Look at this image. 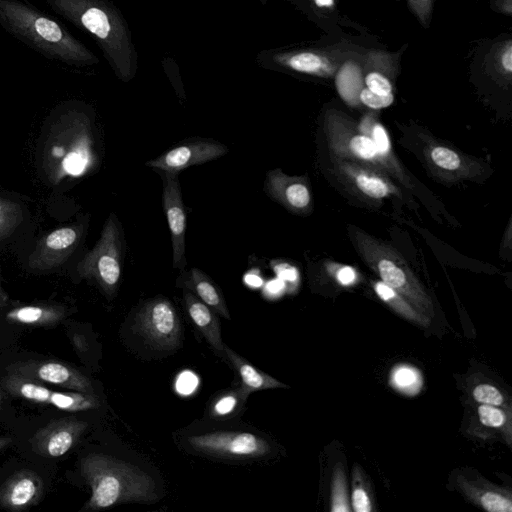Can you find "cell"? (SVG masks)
<instances>
[{
	"label": "cell",
	"instance_id": "cb8c5ba5",
	"mask_svg": "<svg viewBox=\"0 0 512 512\" xmlns=\"http://www.w3.org/2000/svg\"><path fill=\"white\" fill-rule=\"evenodd\" d=\"M373 287L377 295L400 316L421 327L430 325L431 319L429 317L420 313L402 295L381 280L375 281Z\"/></svg>",
	"mask_w": 512,
	"mask_h": 512
},
{
	"label": "cell",
	"instance_id": "4fadbf2b",
	"mask_svg": "<svg viewBox=\"0 0 512 512\" xmlns=\"http://www.w3.org/2000/svg\"><path fill=\"white\" fill-rule=\"evenodd\" d=\"M82 238L81 226H67L53 230L37 244L28 259L33 270L45 271L60 266L75 251Z\"/></svg>",
	"mask_w": 512,
	"mask_h": 512
},
{
	"label": "cell",
	"instance_id": "3957f363",
	"mask_svg": "<svg viewBox=\"0 0 512 512\" xmlns=\"http://www.w3.org/2000/svg\"><path fill=\"white\" fill-rule=\"evenodd\" d=\"M95 141L88 117L70 110L52 123L45 140L43 164L55 183L77 178L96 165Z\"/></svg>",
	"mask_w": 512,
	"mask_h": 512
},
{
	"label": "cell",
	"instance_id": "f35d334b",
	"mask_svg": "<svg viewBox=\"0 0 512 512\" xmlns=\"http://www.w3.org/2000/svg\"><path fill=\"white\" fill-rule=\"evenodd\" d=\"M336 278L342 285H350L354 282L356 273L352 267L343 266L337 271Z\"/></svg>",
	"mask_w": 512,
	"mask_h": 512
},
{
	"label": "cell",
	"instance_id": "d4e9b609",
	"mask_svg": "<svg viewBox=\"0 0 512 512\" xmlns=\"http://www.w3.org/2000/svg\"><path fill=\"white\" fill-rule=\"evenodd\" d=\"M284 62L295 71L322 77L331 76L336 69L335 63L327 56L307 51L289 55Z\"/></svg>",
	"mask_w": 512,
	"mask_h": 512
},
{
	"label": "cell",
	"instance_id": "5b68a950",
	"mask_svg": "<svg viewBox=\"0 0 512 512\" xmlns=\"http://www.w3.org/2000/svg\"><path fill=\"white\" fill-rule=\"evenodd\" d=\"M325 132L330 151L337 159L365 165L395 178L407 189L412 188L409 177L398 161L384 157L374 140L360 131L345 114L335 110L327 111Z\"/></svg>",
	"mask_w": 512,
	"mask_h": 512
},
{
	"label": "cell",
	"instance_id": "6da1fadb",
	"mask_svg": "<svg viewBox=\"0 0 512 512\" xmlns=\"http://www.w3.org/2000/svg\"><path fill=\"white\" fill-rule=\"evenodd\" d=\"M0 26L48 59L71 66L94 61L93 54L60 23L20 0H0Z\"/></svg>",
	"mask_w": 512,
	"mask_h": 512
},
{
	"label": "cell",
	"instance_id": "7402d4cb",
	"mask_svg": "<svg viewBox=\"0 0 512 512\" xmlns=\"http://www.w3.org/2000/svg\"><path fill=\"white\" fill-rule=\"evenodd\" d=\"M183 283L216 314L230 319V313L221 291L206 273L194 267L185 274Z\"/></svg>",
	"mask_w": 512,
	"mask_h": 512
},
{
	"label": "cell",
	"instance_id": "e0dca14e",
	"mask_svg": "<svg viewBox=\"0 0 512 512\" xmlns=\"http://www.w3.org/2000/svg\"><path fill=\"white\" fill-rule=\"evenodd\" d=\"M264 189L272 199L295 213L306 211L311 202L305 181L300 177L288 176L280 169L267 172Z\"/></svg>",
	"mask_w": 512,
	"mask_h": 512
},
{
	"label": "cell",
	"instance_id": "8fae6325",
	"mask_svg": "<svg viewBox=\"0 0 512 512\" xmlns=\"http://www.w3.org/2000/svg\"><path fill=\"white\" fill-rule=\"evenodd\" d=\"M163 182V209L170 230L173 267L183 270L187 264L185 256L186 211L182 199L179 174L159 172Z\"/></svg>",
	"mask_w": 512,
	"mask_h": 512
},
{
	"label": "cell",
	"instance_id": "d6986e66",
	"mask_svg": "<svg viewBox=\"0 0 512 512\" xmlns=\"http://www.w3.org/2000/svg\"><path fill=\"white\" fill-rule=\"evenodd\" d=\"M474 422L472 434L480 438L501 436L509 446L511 445V409L476 404Z\"/></svg>",
	"mask_w": 512,
	"mask_h": 512
},
{
	"label": "cell",
	"instance_id": "ba28073f",
	"mask_svg": "<svg viewBox=\"0 0 512 512\" xmlns=\"http://www.w3.org/2000/svg\"><path fill=\"white\" fill-rule=\"evenodd\" d=\"M2 386L13 396L68 412L96 409L100 405L98 397L94 394L54 391L43 383L13 372L3 380Z\"/></svg>",
	"mask_w": 512,
	"mask_h": 512
},
{
	"label": "cell",
	"instance_id": "ab89813d",
	"mask_svg": "<svg viewBox=\"0 0 512 512\" xmlns=\"http://www.w3.org/2000/svg\"><path fill=\"white\" fill-rule=\"evenodd\" d=\"M313 2L319 8L333 9L335 7V0H313Z\"/></svg>",
	"mask_w": 512,
	"mask_h": 512
},
{
	"label": "cell",
	"instance_id": "277c9868",
	"mask_svg": "<svg viewBox=\"0 0 512 512\" xmlns=\"http://www.w3.org/2000/svg\"><path fill=\"white\" fill-rule=\"evenodd\" d=\"M351 231L360 256L380 280L402 295L420 313L432 319L433 302L401 254L361 230Z\"/></svg>",
	"mask_w": 512,
	"mask_h": 512
},
{
	"label": "cell",
	"instance_id": "4dcf8cb0",
	"mask_svg": "<svg viewBox=\"0 0 512 512\" xmlns=\"http://www.w3.org/2000/svg\"><path fill=\"white\" fill-rule=\"evenodd\" d=\"M22 220L20 206L0 197V239L10 235Z\"/></svg>",
	"mask_w": 512,
	"mask_h": 512
},
{
	"label": "cell",
	"instance_id": "b9f144b4",
	"mask_svg": "<svg viewBox=\"0 0 512 512\" xmlns=\"http://www.w3.org/2000/svg\"><path fill=\"white\" fill-rule=\"evenodd\" d=\"M8 303V300L3 298L1 295H0V308L6 306Z\"/></svg>",
	"mask_w": 512,
	"mask_h": 512
},
{
	"label": "cell",
	"instance_id": "d590c367",
	"mask_svg": "<svg viewBox=\"0 0 512 512\" xmlns=\"http://www.w3.org/2000/svg\"><path fill=\"white\" fill-rule=\"evenodd\" d=\"M394 380L397 385L408 388L416 383L417 377L414 371L408 368H400L394 374Z\"/></svg>",
	"mask_w": 512,
	"mask_h": 512
},
{
	"label": "cell",
	"instance_id": "30bf717a",
	"mask_svg": "<svg viewBox=\"0 0 512 512\" xmlns=\"http://www.w3.org/2000/svg\"><path fill=\"white\" fill-rule=\"evenodd\" d=\"M228 152L226 145L211 139H189L146 163L158 172L179 174L182 170L217 159Z\"/></svg>",
	"mask_w": 512,
	"mask_h": 512
},
{
	"label": "cell",
	"instance_id": "f1b7e54d",
	"mask_svg": "<svg viewBox=\"0 0 512 512\" xmlns=\"http://www.w3.org/2000/svg\"><path fill=\"white\" fill-rule=\"evenodd\" d=\"M429 157L436 167L444 171L455 172L465 167L464 159L456 151L442 145L432 146Z\"/></svg>",
	"mask_w": 512,
	"mask_h": 512
},
{
	"label": "cell",
	"instance_id": "7a4b0ae2",
	"mask_svg": "<svg viewBox=\"0 0 512 512\" xmlns=\"http://www.w3.org/2000/svg\"><path fill=\"white\" fill-rule=\"evenodd\" d=\"M80 471L91 488L86 510H102L126 502H152L157 499L152 477L117 458L89 454L82 458Z\"/></svg>",
	"mask_w": 512,
	"mask_h": 512
},
{
	"label": "cell",
	"instance_id": "60d3db41",
	"mask_svg": "<svg viewBox=\"0 0 512 512\" xmlns=\"http://www.w3.org/2000/svg\"><path fill=\"white\" fill-rule=\"evenodd\" d=\"M11 442L10 438L0 437V451Z\"/></svg>",
	"mask_w": 512,
	"mask_h": 512
},
{
	"label": "cell",
	"instance_id": "d6a6232c",
	"mask_svg": "<svg viewBox=\"0 0 512 512\" xmlns=\"http://www.w3.org/2000/svg\"><path fill=\"white\" fill-rule=\"evenodd\" d=\"M366 118L370 126V131L364 133L369 135L374 140L379 151L384 157L391 161L397 162L396 158L392 154L391 143L384 127L378 122L371 124L370 119L368 117Z\"/></svg>",
	"mask_w": 512,
	"mask_h": 512
},
{
	"label": "cell",
	"instance_id": "44dd1931",
	"mask_svg": "<svg viewBox=\"0 0 512 512\" xmlns=\"http://www.w3.org/2000/svg\"><path fill=\"white\" fill-rule=\"evenodd\" d=\"M240 378L239 389L241 393L247 398L250 393L272 389L287 387L282 382L273 378L272 376L256 369L245 358L238 355L226 345L223 352Z\"/></svg>",
	"mask_w": 512,
	"mask_h": 512
},
{
	"label": "cell",
	"instance_id": "5bb4252c",
	"mask_svg": "<svg viewBox=\"0 0 512 512\" xmlns=\"http://www.w3.org/2000/svg\"><path fill=\"white\" fill-rule=\"evenodd\" d=\"M458 490L473 504L488 512H511L512 495L505 488L492 484L481 476L459 473Z\"/></svg>",
	"mask_w": 512,
	"mask_h": 512
},
{
	"label": "cell",
	"instance_id": "7bdbcfd3",
	"mask_svg": "<svg viewBox=\"0 0 512 512\" xmlns=\"http://www.w3.org/2000/svg\"><path fill=\"white\" fill-rule=\"evenodd\" d=\"M0 295H1L3 298H5V299H7V300H8V296H7V294L5 293V291L3 290V288H2V286H1V284H0Z\"/></svg>",
	"mask_w": 512,
	"mask_h": 512
},
{
	"label": "cell",
	"instance_id": "8992f818",
	"mask_svg": "<svg viewBox=\"0 0 512 512\" xmlns=\"http://www.w3.org/2000/svg\"><path fill=\"white\" fill-rule=\"evenodd\" d=\"M123 258L121 227L115 214L106 220L100 238L77 265L81 278L94 281L107 297H113L119 285Z\"/></svg>",
	"mask_w": 512,
	"mask_h": 512
},
{
	"label": "cell",
	"instance_id": "2e32d148",
	"mask_svg": "<svg viewBox=\"0 0 512 512\" xmlns=\"http://www.w3.org/2000/svg\"><path fill=\"white\" fill-rule=\"evenodd\" d=\"M87 428V423L74 419H61L42 428L34 437L38 453L59 457L67 453Z\"/></svg>",
	"mask_w": 512,
	"mask_h": 512
},
{
	"label": "cell",
	"instance_id": "836d02e7",
	"mask_svg": "<svg viewBox=\"0 0 512 512\" xmlns=\"http://www.w3.org/2000/svg\"><path fill=\"white\" fill-rule=\"evenodd\" d=\"M358 97L359 100L364 105L372 109H381L388 107L393 103L394 100L393 94L387 96H380L372 93L365 87L360 90Z\"/></svg>",
	"mask_w": 512,
	"mask_h": 512
},
{
	"label": "cell",
	"instance_id": "9a60e30c",
	"mask_svg": "<svg viewBox=\"0 0 512 512\" xmlns=\"http://www.w3.org/2000/svg\"><path fill=\"white\" fill-rule=\"evenodd\" d=\"M337 172L362 195L372 199H383L398 195L399 190L390 177L370 167L355 162L337 159Z\"/></svg>",
	"mask_w": 512,
	"mask_h": 512
},
{
	"label": "cell",
	"instance_id": "ee69618b",
	"mask_svg": "<svg viewBox=\"0 0 512 512\" xmlns=\"http://www.w3.org/2000/svg\"><path fill=\"white\" fill-rule=\"evenodd\" d=\"M1 400H2V397H1V394H0V403H1Z\"/></svg>",
	"mask_w": 512,
	"mask_h": 512
},
{
	"label": "cell",
	"instance_id": "603a6c76",
	"mask_svg": "<svg viewBox=\"0 0 512 512\" xmlns=\"http://www.w3.org/2000/svg\"><path fill=\"white\" fill-rule=\"evenodd\" d=\"M66 315L64 307L56 305H25L6 314L8 321L32 326H54Z\"/></svg>",
	"mask_w": 512,
	"mask_h": 512
},
{
	"label": "cell",
	"instance_id": "484cf974",
	"mask_svg": "<svg viewBox=\"0 0 512 512\" xmlns=\"http://www.w3.org/2000/svg\"><path fill=\"white\" fill-rule=\"evenodd\" d=\"M469 394L475 404L511 409L507 395L495 384L478 382L471 387Z\"/></svg>",
	"mask_w": 512,
	"mask_h": 512
},
{
	"label": "cell",
	"instance_id": "83f0119b",
	"mask_svg": "<svg viewBox=\"0 0 512 512\" xmlns=\"http://www.w3.org/2000/svg\"><path fill=\"white\" fill-rule=\"evenodd\" d=\"M351 510L355 512L373 511V502L367 482L361 468L355 467L353 473V488L350 496Z\"/></svg>",
	"mask_w": 512,
	"mask_h": 512
},
{
	"label": "cell",
	"instance_id": "f546056e",
	"mask_svg": "<svg viewBox=\"0 0 512 512\" xmlns=\"http://www.w3.org/2000/svg\"><path fill=\"white\" fill-rule=\"evenodd\" d=\"M247 398L241 393L239 387L219 395L211 405V415L213 417H228L236 412L237 408L245 402Z\"/></svg>",
	"mask_w": 512,
	"mask_h": 512
},
{
	"label": "cell",
	"instance_id": "9c48e42d",
	"mask_svg": "<svg viewBox=\"0 0 512 512\" xmlns=\"http://www.w3.org/2000/svg\"><path fill=\"white\" fill-rule=\"evenodd\" d=\"M191 448L222 458H258L270 452L268 442L249 432L217 431L187 438Z\"/></svg>",
	"mask_w": 512,
	"mask_h": 512
},
{
	"label": "cell",
	"instance_id": "ffe728a7",
	"mask_svg": "<svg viewBox=\"0 0 512 512\" xmlns=\"http://www.w3.org/2000/svg\"><path fill=\"white\" fill-rule=\"evenodd\" d=\"M184 302L195 327L217 352L223 353L225 344L221 338L220 323L216 313L191 291L184 292Z\"/></svg>",
	"mask_w": 512,
	"mask_h": 512
},
{
	"label": "cell",
	"instance_id": "8d00e7d4",
	"mask_svg": "<svg viewBox=\"0 0 512 512\" xmlns=\"http://www.w3.org/2000/svg\"><path fill=\"white\" fill-rule=\"evenodd\" d=\"M275 272L282 281L294 282L298 277L297 270L286 263L275 267Z\"/></svg>",
	"mask_w": 512,
	"mask_h": 512
},
{
	"label": "cell",
	"instance_id": "52a82bcc",
	"mask_svg": "<svg viewBox=\"0 0 512 512\" xmlns=\"http://www.w3.org/2000/svg\"><path fill=\"white\" fill-rule=\"evenodd\" d=\"M138 332L155 349L169 351L179 345L181 323L173 304L166 298L147 301L136 314Z\"/></svg>",
	"mask_w": 512,
	"mask_h": 512
},
{
	"label": "cell",
	"instance_id": "74e56055",
	"mask_svg": "<svg viewBox=\"0 0 512 512\" xmlns=\"http://www.w3.org/2000/svg\"><path fill=\"white\" fill-rule=\"evenodd\" d=\"M500 64H501L502 70L505 73H507L508 75H510L511 71H512V45H511V41H508L506 43V46L504 47V49L501 52Z\"/></svg>",
	"mask_w": 512,
	"mask_h": 512
},
{
	"label": "cell",
	"instance_id": "e575fe53",
	"mask_svg": "<svg viewBox=\"0 0 512 512\" xmlns=\"http://www.w3.org/2000/svg\"><path fill=\"white\" fill-rule=\"evenodd\" d=\"M409 5L423 25L430 17L432 0H408Z\"/></svg>",
	"mask_w": 512,
	"mask_h": 512
},
{
	"label": "cell",
	"instance_id": "1f68e13d",
	"mask_svg": "<svg viewBox=\"0 0 512 512\" xmlns=\"http://www.w3.org/2000/svg\"><path fill=\"white\" fill-rule=\"evenodd\" d=\"M364 84L366 89L376 95L387 96L393 94L391 81L380 71L368 72L364 77Z\"/></svg>",
	"mask_w": 512,
	"mask_h": 512
},
{
	"label": "cell",
	"instance_id": "ac0fdd59",
	"mask_svg": "<svg viewBox=\"0 0 512 512\" xmlns=\"http://www.w3.org/2000/svg\"><path fill=\"white\" fill-rule=\"evenodd\" d=\"M43 495V482L33 471L23 470L13 474L0 489V505L21 511L37 504Z\"/></svg>",
	"mask_w": 512,
	"mask_h": 512
},
{
	"label": "cell",
	"instance_id": "7c38bea8",
	"mask_svg": "<svg viewBox=\"0 0 512 512\" xmlns=\"http://www.w3.org/2000/svg\"><path fill=\"white\" fill-rule=\"evenodd\" d=\"M13 373L40 383L53 384L74 392L94 394V388L84 374L58 361H28L11 369Z\"/></svg>",
	"mask_w": 512,
	"mask_h": 512
},
{
	"label": "cell",
	"instance_id": "4316f807",
	"mask_svg": "<svg viewBox=\"0 0 512 512\" xmlns=\"http://www.w3.org/2000/svg\"><path fill=\"white\" fill-rule=\"evenodd\" d=\"M330 504L333 512L351 511L347 478L341 466L335 467L332 475Z\"/></svg>",
	"mask_w": 512,
	"mask_h": 512
}]
</instances>
